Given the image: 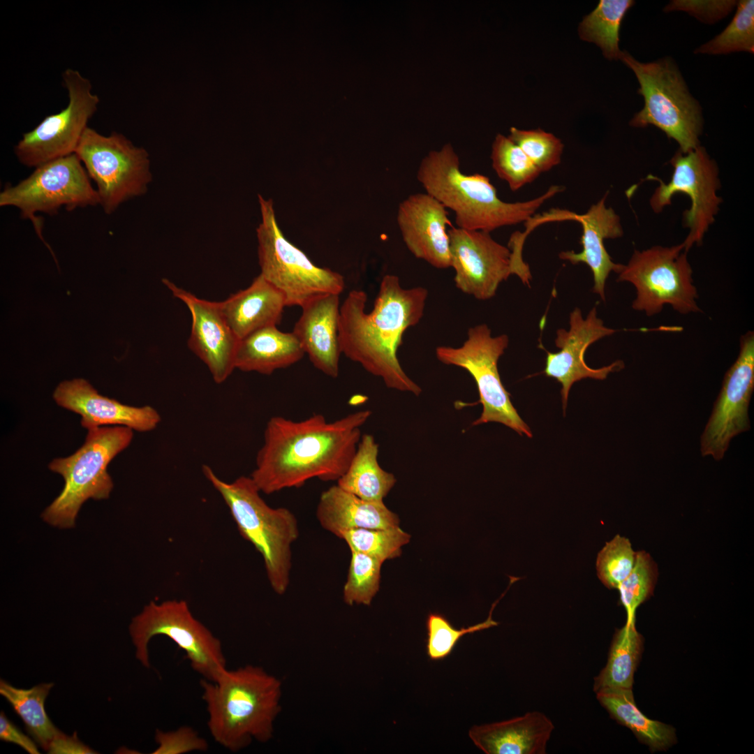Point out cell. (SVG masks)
Wrapping results in <instances>:
<instances>
[{"label": "cell", "mask_w": 754, "mask_h": 754, "mask_svg": "<svg viewBox=\"0 0 754 754\" xmlns=\"http://www.w3.org/2000/svg\"><path fill=\"white\" fill-rule=\"evenodd\" d=\"M371 415L362 410L332 422L319 413L299 421L271 417L251 478L266 494L301 487L312 478L337 481L348 469L361 427Z\"/></svg>", "instance_id": "obj_1"}, {"label": "cell", "mask_w": 754, "mask_h": 754, "mask_svg": "<svg viewBox=\"0 0 754 754\" xmlns=\"http://www.w3.org/2000/svg\"><path fill=\"white\" fill-rule=\"evenodd\" d=\"M427 297L426 288H404L397 276L386 274L373 309L367 313V293L350 291L339 311L341 353L380 378L388 388L420 395L421 387L404 371L397 351L405 331L422 319Z\"/></svg>", "instance_id": "obj_2"}, {"label": "cell", "mask_w": 754, "mask_h": 754, "mask_svg": "<svg viewBox=\"0 0 754 754\" xmlns=\"http://www.w3.org/2000/svg\"><path fill=\"white\" fill-rule=\"evenodd\" d=\"M202 698L214 740L231 752L253 741H269L281 710L282 684L263 667L246 665L226 670L214 681L202 679Z\"/></svg>", "instance_id": "obj_3"}, {"label": "cell", "mask_w": 754, "mask_h": 754, "mask_svg": "<svg viewBox=\"0 0 754 754\" xmlns=\"http://www.w3.org/2000/svg\"><path fill=\"white\" fill-rule=\"evenodd\" d=\"M417 179L426 193L454 212L457 228L488 232L528 221L547 200L564 188L552 186L531 200L503 201L488 177L461 172L459 156L450 143L423 158Z\"/></svg>", "instance_id": "obj_4"}, {"label": "cell", "mask_w": 754, "mask_h": 754, "mask_svg": "<svg viewBox=\"0 0 754 754\" xmlns=\"http://www.w3.org/2000/svg\"><path fill=\"white\" fill-rule=\"evenodd\" d=\"M202 471L228 506L240 535L263 556L272 589L284 594L290 584L292 545L300 533L295 515L288 508L268 505L251 476L228 482L207 465Z\"/></svg>", "instance_id": "obj_5"}, {"label": "cell", "mask_w": 754, "mask_h": 754, "mask_svg": "<svg viewBox=\"0 0 754 754\" xmlns=\"http://www.w3.org/2000/svg\"><path fill=\"white\" fill-rule=\"evenodd\" d=\"M133 430L123 426L88 429L84 443L65 458L54 459L49 468L60 474L64 486L44 510V521L59 528L75 526L82 505L89 498H108L113 488L109 463L131 443Z\"/></svg>", "instance_id": "obj_6"}, {"label": "cell", "mask_w": 754, "mask_h": 754, "mask_svg": "<svg viewBox=\"0 0 754 754\" xmlns=\"http://www.w3.org/2000/svg\"><path fill=\"white\" fill-rule=\"evenodd\" d=\"M619 59L635 74L644 97V106L631 119L634 127L653 125L674 139L680 151L687 153L700 146L702 132L701 109L691 96L672 61L669 59L642 63L628 52Z\"/></svg>", "instance_id": "obj_7"}, {"label": "cell", "mask_w": 754, "mask_h": 754, "mask_svg": "<svg viewBox=\"0 0 754 754\" xmlns=\"http://www.w3.org/2000/svg\"><path fill=\"white\" fill-rule=\"evenodd\" d=\"M261 221L256 228L260 274L285 296L286 306L301 308L323 295H340L345 287L339 273L313 263L283 235L272 199L258 195Z\"/></svg>", "instance_id": "obj_8"}, {"label": "cell", "mask_w": 754, "mask_h": 754, "mask_svg": "<svg viewBox=\"0 0 754 754\" xmlns=\"http://www.w3.org/2000/svg\"><path fill=\"white\" fill-rule=\"evenodd\" d=\"M129 630L136 658L146 667L150 666V640L164 635L184 651L191 668L202 679L214 681L227 670L221 640L194 617L184 600L150 602L133 619Z\"/></svg>", "instance_id": "obj_9"}, {"label": "cell", "mask_w": 754, "mask_h": 754, "mask_svg": "<svg viewBox=\"0 0 754 754\" xmlns=\"http://www.w3.org/2000/svg\"><path fill=\"white\" fill-rule=\"evenodd\" d=\"M75 153L94 182L105 214L147 193L152 178L149 154L121 133L104 135L88 126Z\"/></svg>", "instance_id": "obj_10"}, {"label": "cell", "mask_w": 754, "mask_h": 754, "mask_svg": "<svg viewBox=\"0 0 754 754\" xmlns=\"http://www.w3.org/2000/svg\"><path fill=\"white\" fill-rule=\"evenodd\" d=\"M98 205L97 191L75 153L35 168L29 177L14 186L7 185L0 193V206L17 208L22 219L32 222L38 236L52 253L43 237V219L36 214L52 216L61 207L72 211Z\"/></svg>", "instance_id": "obj_11"}, {"label": "cell", "mask_w": 754, "mask_h": 754, "mask_svg": "<svg viewBox=\"0 0 754 754\" xmlns=\"http://www.w3.org/2000/svg\"><path fill=\"white\" fill-rule=\"evenodd\" d=\"M693 270L683 244L635 250L618 273V281L632 283L637 291L632 307L648 316L670 305L681 314L700 311Z\"/></svg>", "instance_id": "obj_12"}, {"label": "cell", "mask_w": 754, "mask_h": 754, "mask_svg": "<svg viewBox=\"0 0 754 754\" xmlns=\"http://www.w3.org/2000/svg\"><path fill=\"white\" fill-rule=\"evenodd\" d=\"M508 343V335L492 337L488 325L480 324L468 328L467 339L461 346H438L436 356L441 363L461 367L473 378L482 411L473 425L498 422L520 436L531 438V429L512 405L498 369V360Z\"/></svg>", "instance_id": "obj_13"}, {"label": "cell", "mask_w": 754, "mask_h": 754, "mask_svg": "<svg viewBox=\"0 0 754 754\" xmlns=\"http://www.w3.org/2000/svg\"><path fill=\"white\" fill-rule=\"evenodd\" d=\"M62 82L68 91L66 107L24 133L14 147L17 160L25 166L36 168L74 154L89 119L98 110L100 99L92 92L90 80L78 71L65 70Z\"/></svg>", "instance_id": "obj_14"}, {"label": "cell", "mask_w": 754, "mask_h": 754, "mask_svg": "<svg viewBox=\"0 0 754 754\" xmlns=\"http://www.w3.org/2000/svg\"><path fill=\"white\" fill-rule=\"evenodd\" d=\"M670 163L674 170L667 184L658 177H647L659 182L651 197L650 205L658 213L671 205L676 193H685L690 198V207L683 215V226L689 232L682 244L688 252L694 244L702 243L722 201L716 193L719 188L718 166L700 145L687 153L678 151Z\"/></svg>", "instance_id": "obj_15"}, {"label": "cell", "mask_w": 754, "mask_h": 754, "mask_svg": "<svg viewBox=\"0 0 754 754\" xmlns=\"http://www.w3.org/2000/svg\"><path fill=\"white\" fill-rule=\"evenodd\" d=\"M448 235L454 280L461 292L478 300H489L512 274L529 285L528 265L518 260L511 249L497 242L490 232L451 226Z\"/></svg>", "instance_id": "obj_16"}, {"label": "cell", "mask_w": 754, "mask_h": 754, "mask_svg": "<svg viewBox=\"0 0 754 754\" xmlns=\"http://www.w3.org/2000/svg\"><path fill=\"white\" fill-rule=\"evenodd\" d=\"M754 388V334L740 339L739 355L726 372L720 392L701 436V452L723 458L731 439L750 428L748 406Z\"/></svg>", "instance_id": "obj_17"}, {"label": "cell", "mask_w": 754, "mask_h": 754, "mask_svg": "<svg viewBox=\"0 0 754 754\" xmlns=\"http://www.w3.org/2000/svg\"><path fill=\"white\" fill-rule=\"evenodd\" d=\"M568 330L556 331L555 345L556 353L546 350L547 357L543 373L555 378L561 385V396L565 413L568 394L572 385L584 378L605 380L611 372L623 368L622 361L599 368L589 367L584 360V353L591 344L599 339L612 335L616 330L606 327L597 316L594 306L584 318L581 310L576 307L570 313Z\"/></svg>", "instance_id": "obj_18"}, {"label": "cell", "mask_w": 754, "mask_h": 754, "mask_svg": "<svg viewBox=\"0 0 754 754\" xmlns=\"http://www.w3.org/2000/svg\"><path fill=\"white\" fill-rule=\"evenodd\" d=\"M163 283L185 303L192 317L189 348L206 364L216 383L224 382L235 369L239 339L229 327L219 302L197 297L167 279Z\"/></svg>", "instance_id": "obj_19"}, {"label": "cell", "mask_w": 754, "mask_h": 754, "mask_svg": "<svg viewBox=\"0 0 754 754\" xmlns=\"http://www.w3.org/2000/svg\"><path fill=\"white\" fill-rule=\"evenodd\" d=\"M449 213L427 193L408 195L399 205L397 222L410 252L434 267H451Z\"/></svg>", "instance_id": "obj_20"}, {"label": "cell", "mask_w": 754, "mask_h": 754, "mask_svg": "<svg viewBox=\"0 0 754 754\" xmlns=\"http://www.w3.org/2000/svg\"><path fill=\"white\" fill-rule=\"evenodd\" d=\"M53 399L61 407L79 414L81 425L87 430L110 424L146 432L156 429L161 420L154 408L123 404L100 394L83 378L60 383Z\"/></svg>", "instance_id": "obj_21"}, {"label": "cell", "mask_w": 754, "mask_h": 754, "mask_svg": "<svg viewBox=\"0 0 754 754\" xmlns=\"http://www.w3.org/2000/svg\"><path fill=\"white\" fill-rule=\"evenodd\" d=\"M606 197L607 194L582 215L569 213V219L581 223L582 249L579 253L566 251L559 253L561 260L574 265L585 263L590 267L593 278V292L603 301H605V283L609 274L612 272L618 274L623 267L622 264L613 262L604 244L605 239L620 237L623 233L619 216L605 205Z\"/></svg>", "instance_id": "obj_22"}, {"label": "cell", "mask_w": 754, "mask_h": 754, "mask_svg": "<svg viewBox=\"0 0 754 754\" xmlns=\"http://www.w3.org/2000/svg\"><path fill=\"white\" fill-rule=\"evenodd\" d=\"M302 309L292 332L313 366L325 375L337 378L341 353L339 341V295H321Z\"/></svg>", "instance_id": "obj_23"}, {"label": "cell", "mask_w": 754, "mask_h": 754, "mask_svg": "<svg viewBox=\"0 0 754 754\" xmlns=\"http://www.w3.org/2000/svg\"><path fill=\"white\" fill-rule=\"evenodd\" d=\"M554 728L548 717L533 711L501 722L474 725L468 736L486 754H545Z\"/></svg>", "instance_id": "obj_24"}, {"label": "cell", "mask_w": 754, "mask_h": 754, "mask_svg": "<svg viewBox=\"0 0 754 754\" xmlns=\"http://www.w3.org/2000/svg\"><path fill=\"white\" fill-rule=\"evenodd\" d=\"M316 515L322 528L338 538L350 529L388 528L400 522L383 501L363 500L337 485L322 492Z\"/></svg>", "instance_id": "obj_25"}, {"label": "cell", "mask_w": 754, "mask_h": 754, "mask_svg": "<svg viewBox=\"0 0 754 754\" xmlns=\"http://www.w3.org/2000/svg\"><path fill=\"white\" fill-rule=\"evenodd\" d=\"M220 304L227 323L240 340L261 328L276 326L286 302L283 294L259 274L248 288Z\"/></svg>", "instance_id": "obj_26"}, {"label": "cell", "mask_w": 754, "mask_h": 754, "mask_svg": "<svg viewBox=\"0 0 754 754\" xmlns=\"http://www.w3.org/2000/svg\"><path fill=\"white\" fill-rule=\"evenodd\" d=\"M304 353L293 332H283L276 326H268L239 340L235 369L269 375L297 362Z\"/></svg>", "instance_id": "obj_27"}, {"label": "cell", "mask_w": 754, "mask_h": 754, "mask_svg": "<svg viewBox=\"0 0 754 754\" xmlns=\"http://www.w3.org/2000/svg\"><path fill=\"white\" fill-rule=\"evenodd\" d=\"M612 718L629 728L651 752L666 751L677 742L675 730L644 716L637 707L632 689H609L596 693Z\"/></svg>", "instance_id": "obj_28"}, {"label": "cell", "mask_w": 754, "mask_h": 754, "mask_svg": "<svg viewBox=\"0 0 754 754\" xmlns=\"http://www.w3.org/2000/svg\"><path fill=\"white\" fill-rule=\"evenodd\" d=\"M378 445L371 434H364L344 474L337 481L343 490L369 501H383L394 486V475L380 467Z\"/></svg>", "instance_id": "obj_29"}, {"label": "cell", "mask_w": 754, "mask_h": 754, "mask_svg": "<svg viewBox=\"0 0 754 754\" xmlns=\"http://www.w3.org/2000/svg\"><path fill=\"white\" fill-rule=\"evenodd\" d=\"M643 637L637 631L635 621H626L616 630L607 663L594 679L593 690L633 689L634 674L643 650Z\"/></svg>", "instance_id": "obj_30"}, {"label": "cell", "mask_w": 754, "mask_h": 754, "mask_svg": "<svg viewBox=\"0 0 754 754\" xmlns=\"http://www.w3.org/2000/svg\"><path fill=\"white\" fill-rule=\"evenodd\" d=\"M53 685L52 683H41L29 689H22L2 679L0 681L1 695L22 718L29 734L47 751L52 743L62 734L48 717L44 706Z\"/></svg>", "instance_id": "obj_31"}, {"label": "cell", "mask_w": 754, "mask_h": 754, "mask_svg": "<svg viewBox=\"0 0 754 754\" xmlns=\"http://www.w3.org/2000/svg\"><path fill=\"white\" fill-rule=\"evenodd\" d=\"M635 1L631 0H601L597 7L586 15L579 27L580 38L594 43L608 59H619V29L622 20Z\"/></svg>", "instance_id": "obj_32"}, {"label": "cell", "mask_w": 754, "mask_h": 754, "mask_svg": "<svg viewBox=\"0 0 754 754\" xmlns=\"http://www.w3.org/2000/svg\"><path fill=\"white\" fill-rule=\"evenodd\" d=\"M491 165L512 191L533 182L540 174L522 149L508 136L497 134L491 147Z\"/></svg>", "instance_id": "obj_33"}, {"label": "cell", "mask_w": 754, "mask_h": 754, "mask_svg": "<svg viewBox=\"0 0 754 754\" xmlns=\"http://www.w3.org/2000/svg\"><path fill=\"white\" fill-rule=\"evenodd\" d=\"M733 19L718 36L697 47L695 53L724 54L734 52H754V1H738Z\"/></svg>", "instance_id": "obj_34"}, {"label": "cell", "mask_w": 754, "mask_h": 754, "mask_svg": "<svg viewBox=\"0 0 754 754\" xmlns=\"http://www.w3.org/2000/svg\"><path fill=\"white\" fill-rule=\"evenodd\" d=\"M350 551L374 556L383 563L399 557L401 548L408 544L411 535L399 526L388 528H354L341 534Z\"/></svg>", "instance_id": "obj_35"}, {"label": "cell", "mask_w": 754, "mask_h": 754, "mask_svg": "<svg viewBox=\"0 0 754 754\" xmlns=\"http://www.w3.org/2000/svg\"><path fill=\"white\" fill-rule=\"evenodd\" d=\"M350 552L348 577L343 589V601L350 606L355 604L370 605L380 589L383 563L363 553Z\"/></svg>", "instance_id": "obj_36"}, {"label": "cell", "mask_w": 754, "mask_h": 754, "mask_svg": "<svg viewBox=\"0 0 754 754\" xmlns=\"http://www.w3.org/2000/svg\"><path fill=\"white\" fill-rule=\"evenodd\" d=\"M657 575V566L651 556L644 551L637 552L631 572L617 589L627 621H635L637 608L652 596Z\"/></svg>", "instance_id": "obj_37"}, {"label": "cell", "mask_w": 754, "mask_h": 754, "mask_svg": "<svg viewBox=\"0 0 754 754\" xmlns=\"http://www.w3.org/2000/svg\"><path fill=\"white\" fill-rule=\"evenodd\" d=\"M635 558L636 552L630 540L616 535L598 554L596 570L599 579L608 589H617L631 572Z\"/></svg>", "instance_id": "obj_38"}, {"label": "cell", "mask_w": 754, "mask_h": 754, "mask_svg": "<svg viewBox=\"0 0 754 754\" xmlns=\"http://www.w3.org/2000/svg\"><path fill=\"white\" fill-rule=\"evenodd\" d=\"M508 138L522 149L540 173L561 163L563 144L552 133L541 129L512 127Z\"/></svg>", "instance_id": "obj_39"}, {"label": "cell", "mask_w": 754, "mask_h": 754, "mask_svg": "<svg viewBox=\"0 0 754 754\" xmlns=\"http://www.w3.org/2000/svg\"><path fill=\"white\" fill-rule=\"evenodd\" d=\"M491 612L487 619L467 628H456L442 614L430 613L427 619V653L432 660H439L448 656L460 639L465 635L482 630L498 623L491 619Z\"/></svg>", "instance_id": "obj_40"}, {"label": "cell", "mask_w": 754, "mask_h": 754, "mask_svg": "<svg viewBox=\"0 0 754 754\" xmlns=\"http://www.w3.org/2000/svg\"><path fill=\"white\" fill-rule=\"evenodd\" d=\"M155 740L158 747L153 754H183L208 749L207 741L188 726L169 732L156 730Z\"/></svg>", "instance_id": "obj_41"}, {"label": "cell", "mask_w": 754, "mask_h": 754, "mask_svg": "<svg viewBox=\"0 0 754 754\" xmlns=\"http://www.w3.org/2000/svg\"><path fill=\"white\" fill-rule=\"evenodd\" d=\"M736 1H672L665 8L667 12L672 10L686 11L699 20L708 24L714 23L730 13Z\"/></svg>", "instance_id": "obj_42"}, {"label": "cell", "mask_w": 754, "mask_h": 754, "mask_svg": "<svg viewBox=\"0 0 754 754\" xmlns=\"http://www.w3.org/2000/svg\"><path fill=\"white\" fill-rule=\"evenodd\" d=\"M0 739L20 746L29 753H39L36 744L8 720L3 711L0 714Z\"/></svg>", "instance_id": "obj_43"}, {"label": "cell", "mask_w": 754, "mask_h": 754, "mask_svg": "<svg viewBox=\"0 0 754 754\" xmlns=\"http://www.w3.org/2000/svg\"><path fill=\"white\" fill-rule=\"evenodd\" d=\"M47 751L50 753H94L82 744L76 735L68 737L63 733L52 743Z\"/></svg>", "instance_id": "obj_44"}]
</instances>
